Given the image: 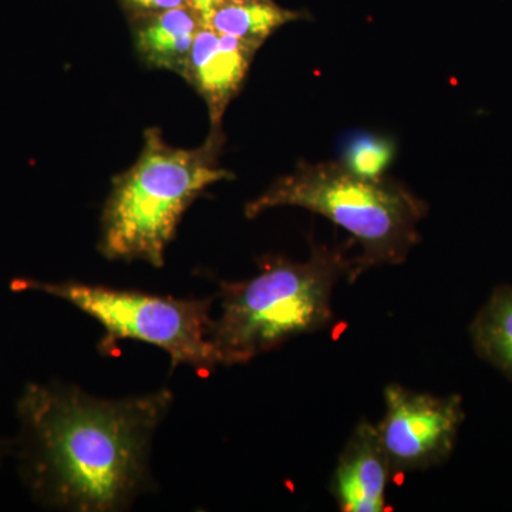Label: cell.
<instances>
[{
	"label": "cell",
	"instance_id": "obj_1",
	"mask_svg": "<svg viewBox=\"0 0 512 512\" xmlns=\"http://www.w3.org/2000/svg\"><path fill=\"white\" fill-rule=\"evenodd\" d=\"M170 389L101 399L73 384L29 383L20 394L13 450L35 503L74 512L126 511L156 487L151 446Z\"/></svg>",
	"mask_w": 512,
	"mask_h": 512
},
{
	"label": "cell",
	"instance_id": "obj_2",
	"mask_svg": "<svg viewBox=\"0 0 512 512\" xmlns=\"http://www.w3.org/2000/svg\"><path fill=\"white\" fill-rule=\"evenodd\" d=\"M352 266L345 248L313 245L306 261L268 256L252 278L221 282V312L210 332L220 366L245 365L328 328L336 285L349 279Z\"/></svg>",
	"mask_w": 512,
	"mask_h": 512
},
{
	"label": "cell",
	"instance_id": "obj_3",
	"mask_svg": "<svg viewBox=\"0 0 512 512\" xmlns=\"http://www.w3.org/2000/svg\"><path fill=\"white\" fill-rule=\"evenodd\" d=\"M218 143L212 133L200 148L173 147L160 128H148L140 157L114 178L104 204L101 254L163 268L165 251L192 202L211 185L234 178L217 164Z\"/></svg>",
	"mask_w": 512,
	"mask_h": 512
},
{
	"label": "cell",
	"instance_id": "obj_4",
	"mask_svg": "<svg viewBox=\"0 0 512 512\" xmlns=\"http://www.w3.org/2000/svg\"><path fill=\"white\" fill-rule=\"evenodd\" d=\"M279 207L315 212L345 229L359 245L349 281L372 268L400 265L420 241L426 202L397 181L363 180L339 163H301L248 202L249 220Z\"/></svg>",
	"mask_w": 512,
	"mask_h": 512
},
{
	"label": "cell",
	"instance_id": "obj_5",
	"mask_svg": "<svg viewBox=\"0 0 512 512\" xmlns=\"http://www.w3.org/2000/svg\"><path fill=\"white\" fill-rule=\"evenodd\" d=\"M12 289L55 296L97 320L106 330L103 350L119 340L133 339L163 349L173 367L190 366L204 376L220 366L210 340L212 299H177L76 281L25 278L15 279Z\"/></svg>",
	"mask_w": 512,
	"mask_h": 512
},
{
	"label": "cell",
	"instance_id": "obj_6",
	"mask_svg": "<svg viewBox=\"0 0 512 512\" xmlns=\"http://www.w3.org/2000/svg\"><path fill=\"white\" fill-rule=\"evenodd\" d=\"M376 424L394 474L439 467L453 454L466 419L458 394L434 396L392 383L384 389Z\"/></svg>",
	"mask_w": 512,
	"mask_h": 512
},
{
	"label": "cell",
	"instance_id": "obj_7",
	"mask_svg": "<svg viewBox=\"0 0 512 512\" xmlns=\"http://www.w3.org/2000/svg\"><path fill=\"white\" fill-rule=\"evenodd\" d=\"M393 474L376 424L362 419L340 453L330 493L340 511L383 512Z\"/></svg>",
	"mask_w": 512,
	"mask_h": 512
},
{
	"label": "cell",
	"instance_id": "obj_8",
	"mask_svg": "<svg viewBox=\"0 0 512 512\" xmlns=\"http://www.w3.org/2000/svg\"><path fill=\"white\" fill-rule=\"evenodd\" d=\"M258 49L237 37L221 35L210 26L198 29L185 80L207 103L214 131L241 90Z\"/></svg>",
	"mask_w": 512,
	"mask_h": 512
},
{
	"label": "cell",
	"instance_id": "obj_9",
	"mask_svg": "<svg viewBox=\"0 0 512 512\" xmlns=\"http://www.w3.org/2000/svg\"><path fill=\"white\" fill-rule=\"evenodd\" d=\"M200 16L190 6L134 15L137 55L153 69L180 74L185 79Z\"/></svg>",
	"mask_w": 512,
	"mask_h": 512
},
{
	"label": "cell",
	"instance_id": "obj_10",
	"mask_svg": "<svg viewBox=\"0 0 512 512\" xmlns=\"http://www.w3.org/2000/svg\"><path fill=\"white\" fill-rule=\"evenodd\" d=\"M468 333L478 357L512 382V285L491 292Z\"/></svg>",
	"mask_w": 512,
	"mask_h": 512
},
{
	"label": "cell",
	"instance_id": "obj_11",
	"mask_svg": "<svg viewBox=\"0 0 512 512\" xmlns=\"http://www.w3.org/2000/svg\"><path fill=\"white\" fill-rule=\"evenodd\" d=\"M302 18L303 13L281 8L272 0H221L210 28L261 47L276 30Z\"/></svg>",
	"mask_w": 512,
	"mask_h": 512
},
{
	"label": "cell",
	"instance_id": "obj_12",
	"mask_svg": "<svg viewBox=\"0 0 512 512\" xmlns=\"http://www.w3.org/2000/svg\"><path fill=\"white\" fill-rule=\"evenodd\" d=\"M396 153L393 138L369 131H352L343 138L339 164L363 180H380L393 164Z\"/></svg>",
	"mask_w": 512,
	"mask_h": 512
},
{
	"label": "cell",
	"instance_id": "obj_13",
	"mask_svg": "<svg viewBox=\"0 0 512 512\" xmlns=\"http://www.w3.org/2000/svg\"><path fill=\"white\" fill-rule=\"evenodd\" d=\"M123 2L128 9L133 10L134 15L190 6L187 0H123Z\"/></svg>",
	"mask_w": 512,
	"mask_h": 512
},
{
	"label": "cell",
	"instance_id": "obj_14",
	"mask_svg": "<svg viewBox=\"0 0 512 512\" xmlns=\"http://www.w3.org/2000/svg\"><path fill=\"white\" fill-rule=\"evenodd\" d=\"M187 2L190 8L194 9L197 15L200 16L202 25L210 26L212 13L220 5L221 0H187Z\"/></svg>",
	"mask_w": 512,
	"mask_h": 512
},
{
	"label": "cell",
	"instance_id": "obj_15",
	"mask_svg": "<svg viewBox=\"0 0 512 512\" xmlns=\"http://www.w3.org/2000/svg\"><path fill=\"white\" fill-rule=\"evenodd\" d=\"M13 450V443L12 441H6L0 439V461L3 460V457L6 456V454L9 453V451Z\"/></svg>",
	"mask_w": 512,
	"mask_h": 512
}]
</instances>
